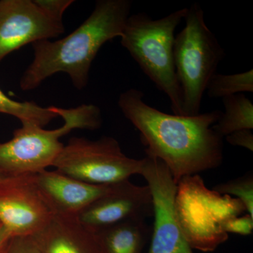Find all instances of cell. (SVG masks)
<instances>
[{
	"mask_svg": "<svg viewBox=\"0 0 253 253\" xmlns=\"http://www.w3.org/2000/svg\"><path fill=\"white\" fill-rule=\"evenodd\" d=\"M139 89L121 93L118 106L140 132L146 156L162 161L178 182L184 176L215 169L224 159L223 138L213 129L222 111L184 116L146 104Z\"/></svg>",
	"mask_w": 253,
	"mask_h": 253,
	"instance_id": "1",
	"label": "cell"
},
{
	"mask_svg": "<svg viewBox=\"0 0 253 253\" xmlns=\"http://www.w3.org/2000/svg\"><path fill=\"white\" fill-rule=\"evenodd\" d=\"M131 7L129 0H98L89 17L71 34L33 43L34 57L20 81L21 89L33 90L57 73L68 75L76 89L85 88L93 61L101 46L121 36Z\"/></svg>",
	"mask_w": 253,
	"mask_h": 253,
	"instance_id": "2",
	"label": "cell"
},
{
	"mask_svg": "<svg viewBox=\"0 0 253 253\" xmlns=\"http://www.w3.org/2000/svg\"><path fill=\"white\" fill-rule=\"evenodd\" d=\"M64 124L57 129H45L33 123H23L13 137L0 142V173L9 177L34 175L53 166L64 144L60 138L73 129H99L102 115L94 104H82L71 109L53 106Z\"/></svg>",
	"mask_w": 253,
	"mask_h": 253,
	"instance_id": "3",
	"label": "cell"
},
{
	"mask_svg": "<svg viewBox=\"0 0 253 253\" xmlns=\"http://www.w3.org/2000/svg\"><path fill=\"white\" fill-rule=\"evenodd\" d=\"M187 8L153 19L144 13L129 15L121 44L159 90L167 95L173 114L183 116L182 98L174 63V32Z\"/></svg>",
	"mask_w": 253,
	"mask_h": 253,
	"instance_id": "4",
	"label": "cell"
},
{
	"mask_svg": "<svg viewBox=\"0 0 253 253\" xmlns=\"http://www.w3.org/2000/svg\"><path fill=\"white\" fill-rule=\"evenodd\" d=\"M185 26L174 38V63L184 116L200 114L203 96L225 51L205 21L197 3L187 8Z\"/></svg>",
	"mask_w": 253,
	"mask_h": 253,
	"instance_id": "5",
	"label": "cell"
},
{
	"mask_svg": "<svg viewBox=\"0 0 253 253\" xmlns=\"http://www.w3.org/2000/svg\"><path fill=\"white\" fill-rule=\"evenodd\" d=\"M175 211L187 244L204 253L213 252L229 239L222 229L226 220L246 212L239 199L208 189L199 174L178 181Z\"/></svg>",
	"mask_w": 253,
	"mask_h": 253,
	"instance_id": "6",
	"label": "cell"
},
{
	"mask_svg": "<svg viewBox=\"0 0 253 253\" xmlns=\"http://www.w3.org/2000/svg\"><path fill=\"white\" fill-rule=\"evenodd\" d=\"M143 159L128 157L115 138L102 136L97 140L71 138L64 144L52 167L78 180L110 185L140 174Z\"/></svg>",
	"mask_w": 253,
	"mask_h": 253,
	"instance_id": "7",
	"label": "cell"
},
{
	"mask_svg": "<svg viewBox=\"0 0 253 253\" xmlns=\"http://www.w3.org/2000/svg\"><path fill=\"white\" fill-rule=\"evenodd\" d=\"M140 175L152 196L154 229L148 253H194L186 242L175 211L177 183L167 166L157 159L143 158Z\"/></svg>",
	"mask_w": 253,
	"mask_h": 253,
	"instance_id": "8",
	"label": "cell"
},
{
	"mask_svg": "<svg viewBox=\"0 0 253 253\" xmlns=\"http://www.w3.org/2000/svg\"><path fill=\"white\" fill-rule=\"evenodd\" d=\"M53 215L33 175L8 177L0 184V223L12 237L37 235Z\"/></svg>",
	"mask_w": 253,
	"mask_h": 253,
	"instance_id": "9",
	"label": "cell"
},
{
	"mask_svg": "<svg viewBox=\"0 0 253 253\" xmlns=\"http://www.w3.org/2000/svg\"><path fill=\"white\" fill-rule=\"evenodd\" d=\"M64 32L63 23L44 14L34 0H0V62L26 44Z\"/></svg>",
	"mask_w": 253,
	"mask_h": 253,
	"instance_id": "10",
	"label": "cell"
},
{
	"mask_svg": "<svg viewBox=\"0 0 253 253\" xmlns=\"http://www.w3.org/2000/svg\"><path fill=\"white\" fill-rule=\"evenodd\" d=\"M152 196L149 186H138L129 179L116 183L77 216L94 232L131 219L153 217Z\"/></svg>",
	"mask_w": 253,
	"mask_h": 253,
	"instance_id": "11",
	"label": "cell"
},
{
	"mask_svg": "<svg viewBox=\"0 0 253 253\" xmlns=\"http://www.w3.org/2000/svg\"><path fill=\"white\" fill-rule=\"evenodd\" d=\"M43 199L54 214L78 216L94 201L106 194L113 184L96 185L47 169L33 175Z\"/></svg>",
	"mask_w": 253,
	"mask_h": 253,
	"instance_id": "12",
	"label": "cell"
},
{
	"mask_svg": "<svg viewBox=\"0 0 253 253\" xmlns=\"http://www.w3.org/2000/svg\"><path fill=\"white\" fill-rule=\"evenodd\" d=\"M34 238L41 253H102L96 233L77 216L54 214Z\"/></svg>",
	"mask_w": 253,
	"mask_h": 253,
	"instance_id": "13",
	"label": "cell"
},
{
	"mask_svg": "<svg viewBox=\"0 0 253 253\" xmlns=\"http://www.w3.org/2000/svg\"><path fill=\"white\" fill-rule=\"evenodd\" d=\"M102 253H143L149 239L146 219H131L96 232Z\"/></svg>",
	"mask_w": 253,
	"mask_h": 253,
	"instance_id": "14",
	"label": "cell"
},
{
	"mask_svg": "<svg viewBox=\"0 0 253 253\" xmlns=\"http://www.w3.org/2000/svg\"><path fill=\"white\" fill-rule=\"evenodd\" d=\"M224 112L213 126L214 130L224 138L234 131L253 129V104L244 94L222 99Z\"/></svg>",
	"mask_w": 253,
	"mask_h": 253,
	"instance_id": "15",
	"label": "cell"
},
{
	"mask_svg": "<svg viewBox=\"0 0 253 253\" xmlns=\"http://www.w3.org/2000/svg\"><path fill=\"white\" fill-rule=\"evenodd\" d=\"M0 113L14 116L23 123H33L44 127L58 115L53 106L42 107L31 101H17L9 98L0 89Z\"/></svg>",
	"mask_w": 253,
	"mask_h": 253,
	"instance_id": "16",
	"label": "cell"
},
{
	"mask_svg": "<svg viewBox=\"0 0 253 253\" xmlns=\"http://www.w3.org/2000/svg\"><path fill=\"white\" fill-rule=\"evenodd\" d=\"M211 98H224L232 95L253 92V71L236 74L215 73L211 78L206 89Z\"/></svg>",
	"mask_w": 253,
	"mask_h": 253,
	"instance_id": "17",
	"label": "cell"
},
{
	"mask_svg": "<svg viewBox=\"0 0 253 253\" xmlns=\"http://www.w3.org/2000/svg\"><path fill=\"white\" fill-rule=\"evenodd\" d=\"M213 190L221 195L234 196L239 199L246 210V212L253 217V174L252 172L243 176L220 183Z\"/></svg>",
	"mask_w": 253,
	"mask_h": 253,
	"instance_id": "18",
	"label": "cell"
},
{
	"mask_svg": "<svg viewBox=\"0 0 253 253\" xmlns=\"http://www.w3.org/2000/svg\"><path fill=\"white\" fill-rule=\"evenodd\" d=\"M222 229L227 234L251 235L253 231V217L246 213L244 215L230 218L223 224Z\"/></svg>",
	"mask_w": 253,
	"mask_h": 253,
	"instance_id": "19",
	"label": "cell"
},
{
	"mask_svg": "<svg viewBox=\"0 0 253 253\" xmlns=\"http://www.w3.org/2000/svg\"><path fill=\"white\" fill-rule=\"evenodd\" d=\"M37 6L49 17L63 22L66 9L74 3L73 0H34Z\"/></svg>",
	"mask_w": 253,
	"mask_h": 253,
	"instance_id": "20",
	"label": "cell"
},
{
	"mask_svg": "<svg viewBox=\"0 0 253 253\" xmlns=\"http://www.w3.org/2000/svg\"><path fill=\"white\" fill-rule=\"evenodd\" d=\"M1 253H41L34 236H15Z\"/></svg>",
	"mask_w": 253,
	"mask_h": 253,
	"instance_id": "21",
	"label": "cell"
},
{
	"mask_svg": "<svg viewBox=\"0 0 253 253\" xmlns=\"http://www.w3.org/2000/svg\"><path fill=\"white\" fill-rule=\"evenodd\" d=\"M225 139L231 146H239L253 151V134L251 129L234 131L225 136Z\"/></svg>",
	"mask_w": 253,
	"mask_h": 253,
	"instance_id": "22",
	"label": "cell"
},
{
	"mask_svg": "<svg viewBox=\"0 0 253 253\" xmlns=\"http://www.w3.org/2000/svg\"><path fill=\"white\" fill-rule=\"evenodd\" d=\"M11 238L9 231L0 223V253L4 251Z\"/></svg>",
	"mask_w": 253,
	"mask_h": 253,
	"instance_id": "23",
	"label": "cell"
},
{
	"mask_svg": "<svg viewBox=\"0 0 253 253\" xmlns=\"http://www.w3.org/2000/svg\"><path fill=\"white\" fill-rule=\"evenodd\" d=\"M9 177V176H6L4 175V174H1V173H0V184H1V183L4 182L5 180H6L7 178Z\"/></svg>",
	"mask_w": 253,
	"mask_h": 253,
	"instance_id": "24",
	"label": "cell"
}]
</instances>
